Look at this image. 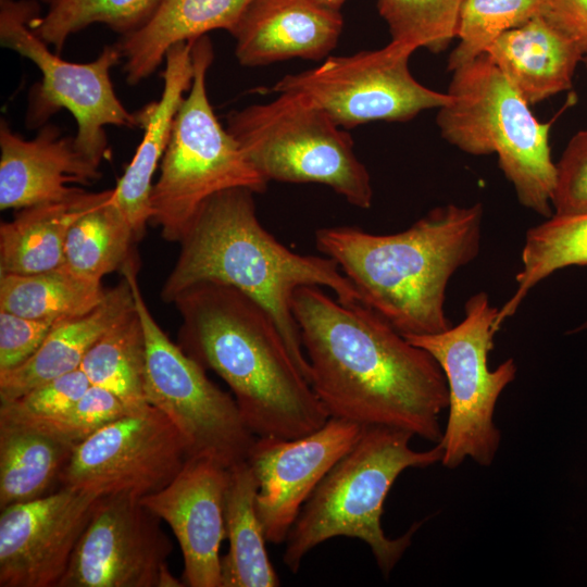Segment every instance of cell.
<instances>
[{
  "label": "cell",
  "mask_w": 587,
  "mask_h": 587,
  "mask_svg": "<svg viewBox=\"0 0 587 587\" xmlns=\"http://www.w3.org/2000/svg\"><path fill=\"white\" fill-rule=\"evenodd\" d=\"M292 313L309 383L329 417L410 432L438 444L449 395L437 361L361 302L298 288Z\"/></svg>",
  "instance_id": "1"
},
{
  "label": "cell",
  "mask_w": 587,
  "mask_h": 587,
  "mask_svg": "<svg viewBox=\"0 0 587 587\" xmlns=\"http://www.w3.org/2000/svg\"><path fill=\"white\" fill-rule=\"evenodd\" d=\"M173 304L182 317L178 345L228 385L254 436L294 439L327 422L329 415L260 303L232 286L203 282Z\"/></svg>",
  "instance_id": "2"
},
{
  "label": "cell",
  "mask_w": 587,
  "mask_h": 587,
  "mask_svg": "<svg viewBox=\"0 0 587 587\" xmlns=\"http://www.w3.org/2000/svg\"><path fill=\"white\" fill-rule=\"evenodd\" d=\"M482 221L480 203H449L395 234L324 227L315 233V245L352 283L360 301L401 335H432L452 326L445 310L447 286L478 255Z\"/></svg>",
  "instance_id": "3"
},
{
  "label": "cell",
  "mask_w": 587,
  "mask_h": 587,
  "mask_svg": "<svg viewBox=\"0 0 587 587\" xmlns=\"http://www.w3.org/2000/svg\"><path fill=\"white\" fill-rule=\"evenodd\" d=\"M253 193L232 188L201 207L179 241V254L160 297L173 303L186 289L203 282L240 290L272 315L309 382V363L291 308L295 291L303 286L327 287L346 304L361 302L360 297L334 260L294 252L271 235L257 216Z\"/></svg>",
  "instance_id": "4"
},
{
  "label": "cell",
  "mask_w": 587,
  "mask_h": 587,
  "mask_svg": "<svg viewBox=\"0 0 587 587\" xmlns=\"http://www.w3.org/2000/svg\"><path fill=\"white\" fill-rule=\"evenodd\" d=\"M404 429L364 426L355 445L330 469L302 505L285 540L283 562L297 573L308 552L339 536L357 538L371 549L388 576L412 542L422 522L397 538L382 527L384 502L398 476L409 467L441 462L442 448L416 451Z\"/></svg>",
  "instance_id": "5"
},
{
  "label": "cell",
  "mask_w": 587,
  "mask_h": 587,
  "mask_svg": "<svg viewBox=\"0 0 587 587\" xmlns=\"http://www.w3.org/2000/svg\"><path fill=\"white\" fill-rule=\"evenodd\" d=\"M452 72L450 100L436 118L441 137L469 154L496 153L519 202L550 217L555 179L550 124L535 117L487 53Z\"/></svg>",
  "instance_id": "6"
},
{
  "label": "cell",
  "mask_w": 587,
  "mask_h": 587,
  "mask_svg": "<svg viewBox=\"0 0 587 587\" xmlns=\"http://www.w3.org/2000/svg\"><path fill=\"white\" fill-rule=\"evenodd\" d=\"M214 59L209 37L193 40V79L174 118L160 175L151 191V222L162 237L179 242L201 207L214 195L247 188L263 192L267 182L214 114L207 74Z\"/></svg>",
  "instance_id": "7"
},
{
  "label": "cell",
  "mask_w": 587,
  "mask_h": 587,
  "mask_svg": "<svg viewBox=\"0 0 587 587\" xmlns=\"http://www.w3.org/2000/svg\"><path fill=\"white\" fill-rule=\"evenodd\" d=\"M226 128L267 183L322 184L357 208H371V176L353 140L304 96L280 92L233 111Z\"/></svg>",
  "instance_id": "8"
},
{
  "label": "cell",
  "mask_w": 587,
  "mask_h": 587,
  "mask_svg": "<svg viewBox=\"0 0 587 587\" xmlns=\"http://www.w3.org/2000/svg\"><path fill=\"white\" fill-rule=\"evenodd\" d=\"M498 312L488 294L479 291L465 302L460 324L437 334L405 337L437 361L447 382L449 413L438 444L441 463L449 470L467 458L488 466L500 446L494 414L500 395L515 379L517 366L509 358L495 370L489 369Z\"/></svg>",
  "instance_id": "9"
},
{
  "label": "cell",
  "mask_w": 587,
  "mask_h": 587,
  "mask_svg": "<svg viewBox=\"0 0 587 587\" xmlns=\"http://www.w3.org/2000/svg\"><path fill=\"white\" fill-rule=\"evenodd\" d=\"M133 254L121 272L130 285L146 340L145 392L185 440L188 458H210L229 469L246 462L257 439L235 398L217 387L195 359L174 344L151 314Z\"/></svg>",
  "instance_id": "10"
},
{
  "label": "cell",
  "mask_w": 587,
  "mask_h": 587,
  "mask_svg": "<svg viewBox=\"0 0 587 587\" xmlns=\"http://www.w3.org/2000/svg\"><path fill=\"white\" fill-rule=\"evenodd\" d=\"M40 15L36 0H0V43L33 61L42 80L30 91L27 127H41L61 109L77 123L74 143L79 152L100 166L108 157V125L137 127L139 114L126 110L115 95L111 70L122 60L116 43L105 46L88 63H74L53 53L33 29Z\"/></svg>",
  "instance_id": "11"
},
{
  "label": "cell",
  "mask_w": 587,
  "mask_h": 587,
  "mask_svg": "<svg viewBox=\"0 0 587 587\" xmlns=\"http://www.w3.org/2000/svg\"><path fill=\"white\" fill-rule=\"evenodd\" d=\"M415 50L390 40L380 49L327 57L315 67L284 76L273 91L304 96L345 128L405 122L450 100L448 92L429 89L412 76L409 60Z\"/></svg>",
  "instance_id": "12"
},
{
  "label": "cell",
  "mask_w": 587,
  "mask_h": 587,
  "mask_svg": "<svg viewBox=\"0 0 587 587\" xmlns=\"http://www.w3.org/2000/svg\"><path fill=\"white\" fill-rule=\"evenodd\" d=\"M188 459L174 424L157 408L129 413L73 449L59 485L100 497L142 498L166 487Z\"/></svg>",
  "instance_id": "13"
},
{
  "label": "cell",
  "mask_w": 587,
  "mask_h": 587,
  "mask_svg": "<svg viewBox=\"0 0 587 587\" xmlns=\"http://www.w3.org/2000/svg\"><path fill=\"white\" fill-rule=\"evenodd\" d=\"M140 498L100 497L58 587H161L173 545Z\"/></svg>",
  "instance_id": "14"
},
{
  "label": "cell",
  "mask_w": 587,
  "mask_h": 587,
  "mask_svg": "<svg viewBox=\"0 0 587 587\" xmlns=\"http://www.w3.org/2000/svg\"><path fill=\"white\" fill-rule=\"evenodd\" d=\"M363 429L358 423L329 417L302 437H257L247 462L258 482L255 509L267 542H285L304 502Z\"/></svg>",
  "instance_id": "15"
},
{
  "label": "cell",
  "mask_w": 587,
  "mask_h": 587,
  "mask_svg": "<svg viewBox=\"0 0 587 587\" xmlns=\"http://www.w3.org/2000/svg\"><path fill=\"white\" fill-rule=\"evenodd\" d=\"M99 499L60 487L2 509L0 587H58Z\"/></svg>",
  "instance_id": "16"
},
{
  "label": "cell",
  "mask_w": 587,
  "mask_h": 587,
  "mask_svg": "<svg viewBox=\"0 0 587 587\" xmlns=\"http://www.w3.org/2000/svg\"><path fill=\"white\" fill-rule=\"evenodd\" d=\"M228 469L210 458H188L163 489L140 498L166 522L184 560V584L222 587L220 548L226 538L225 494Z\"/></svg>",
  "instance_id": "17"
},
{
  "label": "cell",
  "mask_w": 587,
  "mask_h": 587,
  "mask_svg": "<svg viewBox=\"0 0 587 587\" xmlns=\"http://www.w3.org/2000/svg\"><path fill=\"white\" fill-rule=\"evenodd\" d=\"M0 209L61 201L101 177L99 166L78 151L74 137H63L52 124L26 140L0 122Z\"/></svg>",
  "instance_id": "18"
},
{
  "label": "cell",
  "mask_w": 587,
  "mask_h": 587,
  "mask_svg": "<svg viewBox=\"0 0 587 587\" xmlns=\"http://www.w3.org/2000/svg\"><path fill=\"white\" fill-rule=\"evenodd\" d=\"M342 26L339 11L312 0H251L232 34L235 54L250 67L295 58L323 60Z\"/></svg>",
  "instance_id": "19"
},
{
  "label": "cell",
  "mask_w": 587,
  "mask_h": 587,
  "mask_svg": "<svg viewBox=\"0 0 587 587\" xmlns=\"http://www.w3.org/2000/svg\"><path fill=\"white\" fill-rule=\"evenodd\" d=\"M193 40L178 42L165 55L161 98L139 114L145 134L124 174L114 187L113 201L132 225L136 240L151 222L154 172L168 145L175 115L193 79Z\"/></svg>",
  "instance_id": "20"
},
{
  "label": "cell",
  "mask_w": 587,
  "mask_h": 587,
  "mask_svg": "<svg viewBox=\"0 0 587 587\" xmlns=\"http://www.w3.org/2000/svg\"><path fill=\"white\" fill-rule=\"evenodd\" d=\"M486 53L529 105L570 89L585 58L546 15L505 32Z\"/></svg>",
  "instance_id": "21"
},
{
  "label": "cell",
  "mask_w": 587,
  "mask_h": 587,
  "mask_svg": "<svg viewBox=\"0 0 587 587\" xmlns=\"http://www.w3.org/2000/svg\"><path fill=\"white\" fill-rule=\"evenodd\" d=\"M133 308V291L123 275L97 307L55 321L32 358L14 370L0 373V401L17 399L48 380L79 369L93 344Z\"/></svg>",
  "instance_id": "22"
},
{
  "label": "cell",
  "mask_w": 587,
  "mask_h": 587,
  "mask_svg": "<svg viewBox=\"0 0 587 587\" xmlns=\"http://www.w3.org/2000/svg\"><path fill=\"white\" fill-rule=\"evenodd\" d=\"M250 1L161 0L142 27L116 42L126 82L137 85L148 78L178 42L196 40L216 29L233 34Z\"/></svg>",
  "instance_id": "23"
},
{
  "label": "cell",
  "mask_w": 587,
  "mask_h": 587,
  "mask_svg": "<svg viewBox=\"0 0 587 587\" xmlns=\"http://www.w3.org/2000/svg\"><path fill=\"white\" fill-rule=\"evenodd\" d=\"M101 192L79 190L72 197L21 209L0 225V274H33L64 265V242L72 223Z\"/></svg>",
  "instance_id": "24"
},
{
  "label": "cell",
  "mask_w": 587,
  "mask_h": 587,
  "mask_svg": "<svg viewBox=\"0 0 587 587\" xmlns=\"http://www.w3.org/2000/svg\"><path fill=\"white\" fill-rule=\"evenodd\" d=\"M257 492L258 482L247 461L228 469L224 513L229 548L221 560L222 587L279 585L255 509Z\"/></svg>",
  "instance_id": "25"
},
{
  "label": "cell",
  "mask_w": 587,
  "mask_h": 587,
  "mask_svg": "<svg viewBox=\"0 0 587 587\" xmlns=\"http://www.w3.org/2000/svg\"><path fill=\"white\" fill-rule=\"evenodd\" d=\"M73 449L26 422L0 416V510L50 494Z\"/></svg>",
  "instance_id": "26"
},
{
  "label": "cell",
  "mask_w": 587,
  "mask_h": 587,
  "mask_svg": "<svg viewBox=\"0 0 587 587\" xmlns=\"http://www.w3.org/2000/svg\"><path fill=\"white\" fill-rule=\"evenodd\" d=\"M113 189L101 192L70 226L64 242V265L74 273L101 282L122 270L134 254V229L113 201Z\"/></svg>",
  "instance_id": "27"
},
{
  "label": "cell",
  "mask_w": 587,
  "mask_h": 587,
  "mask_svg": "<svg viewBox=\"0 0 587 587\" xmlns=\"http://www.w3.org/2000/svg\"><path fill=\"white\" fill-rule=\"evenodd\" d=\"M105 291L101 282L65 265L33 274H0V310L55 322L92 310Z\"/></svg>",
  "instance_id": "28"
},
{
  "label": "cell",
  "mask_w": 587,
  "mask_h": 587,
  "mask_svg": "<svg viewBox=\"0 0 587 587\" xmlns=\"http://www.w3.org/2000/svg\"><path fill=\"white\" fill-rule=\"evenodd\" d=\"M79 369L91 385L114 394L132 413L149 405L145 392L146 340L135 304L93 344Z\"/></svg>",
  "instance_id": "29"
},
{
  "label": "cell",
  "mask_w": 587,
  "mask_h": 587,
  "mask_svg": "<svg viewBox=\"0 0 587 587\" xmlns=\"http://www.w3.org/2000/svg\"><path fill=\"white\" fill-rule=\"evenodd\" d=\"M513 296L499 309L495 327L514 315L527 294L553 272L571 265H587V212L552 214L530 227L521 254Z\"/></svg>",
  "instance_id": "30"
},
{
  "label": "cell",
  "mask_w": 587,
  "mask_h": 587,
  "mask_svg": "<svg viewBox=\"0 0 587 587\" xmlns=\"http://www.w3.org/2000/svg\"><path fill=\"white\" fill-rule=\"evenodd\" d=\"M161 0H57L33 22L35 33L57 53L67 39L93 25L103 24L122 36L142 27Z\"/></svg>",
  "instance_id": "31"
},
{
  "label": "cell",
  "mask_w": 587,
  "mask_h": 587,
  "mask_svg": "<svg viewBox=\"0 0 587 587\" xmlns=\"http://www.w3.org/2000/svg\"><path fill=\"white\" fill-rule=\"evenodd\" d=\"M552 0H462L457 37L458 46L450 53L448 70L458 67L486 53L505 32L520 27L551 10Z\"/></svg>",
  "instance_id": "32"
},
{
  "label": "cell",
  "mask_w": 587,
  "mask_h": 587,
  "mask_svg": "<svg viewBox=\"0 0 587 587\" xmlns=\"http://www.w3.org/2000/svg\"><path fill=\"white\" fill-rule=\"evenodd\" d=\"M462 0H377L391 40L432 52L445 50L457 37Z\"/></svg>",
  "instance_id": "33"
},
{
  "label": "cell",
  "mask_w": 587,
  "mask_h": 587,
  "mask_svg": "<svg viewBox=\"0 0 587 587\" xmlns=\"http://www.w3.org/2000/svg\"><path fill=\"white\" fill-rule=\"evenodd\" d=\"M129 413L132 412L114 394L90 385L75 404L55 416H0L26 422L75 448L105 425Z\"/></svg>",
  "instance_id": "34"
},
{
  "label": "cell",
  "mask_w": 587,
  "mask_h": 587,
  "mask_svg": "<svg viewBox=\"0 0 587 587\" xmlns=\"http://www.w3.org/2000/svg\"><path fill=\"white\" fill-rule=\"evenodd\" d=\"M86 374L77 369L48 380L17 399L0 401V415L49 419L75 404L90 386Z\"/></svg>",
  "instance_id": "35"
},
{
  "label": "cell",
  "mask_w": 587,
  "mask_h": 587,
  "mask_svg": "<svg viewBox=\"0 0 587 587\" xmlns=\"http://www.w3.org/2000/svg\"><path fill=\"white\" fill-rule=\"evenodd\" d=\"M554 214L587 212V129L575 134L555 163Z\"/></svg>",
  "instance_id": "36"
},
{
  "label": "cell",
  "mask_w": 587,
  "mask_h": 587,
  "mask_svg": "<svg viewBox=\"0 0 587 587\" xmlns=\"http://www.w3.org/2000/svg\"><path fill=\"white\" fill-rule=\"evenodd\" d=\"M54 321L34 320L0 310V373L14 370L40 348Z\"/></svg>",
  "instance_id": "37"
},
{
  "label": "cell",
  "mask_w": 587,
  "mask_h": 587,
  "mask_svg": "<svg viewBox=\"0 0 587 587\" xmlns=\"http://www.w3.org/2000/svg\"><path fill=\"white\" fill-rule=\"evenodd\" d=\"M546 17L574 39L587 57V0H552Z\"/></svg>",
  "instance_id": "38"
},
{
  "label": "cell",
  "mask_w": 587,
  "mask_h": 587,
  "mask_svg": "<svg viewBox=\"0 0 587 587\" xmlns=\"http://www.w3.org/2000/svg\"><path fill=\"white\" fill-rule=\"evenodd\" d=\"M312 1L334 11H339L342 4L346 2V0H312Z\"/></svg>",
  "instance_id": "39"
},
{
  "label": "cell",
  "mask_w": 587,
  "mask_h": 587,
  "mask_svg": "<svg viewBox=\"0 0 587 587\" xmlns=\"http://www.w3.org/2000/svg\"><path fill=\"white\" fill-rule=\"evenodd\" d=\"M39 1L42 2V3L48 4V7H49V5H51L52 3H54L57 0H39Z\"/></svg>",
  "instance_id": "40"
},
{
  "label": "cell",
  "mask_w": 587,
  "mask_h": 587,
  "mask_svg": "<svg viewBox=\"0 0 587 587\" xmlns=\"http://www.w3.org/2000/svg\"><path fill=\"white\" fill-rule=\"evenodd\" d=\"M585 62H586V64H587V57H585Z\"/></svg>",
  "instance_id": "41"
},
{
  "label": "cell",
  "mask_w": 587,
  "mask_h": 587,
  "mask_svg": "<svg viewBox=\"0 0 587 587\" xmlns=\"http://www.w3.org/2000/svg\"><path fill=\"white\" fill-rule=\"evenodd\" d=\"M586 326H587V323L584 325V327H586Z\"/></svg>",
  "instance_id": "42"
}]
</instances>
